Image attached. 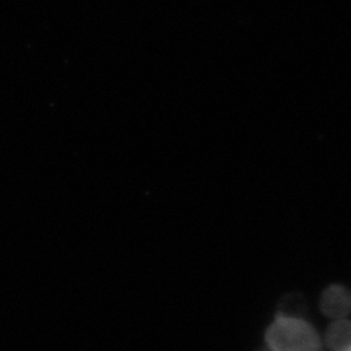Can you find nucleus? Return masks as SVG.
Wrapping results in <instances>:
<instances>
[{"label":"nucleus","instance_id":"nucleus-3","mask_svg":"<svg viewBox=\"0 0 351 351\" xmlns=\"http://www.w3.org/2000/svg\"><path fill=\"white\" fill-rule=\"evenodd\" d=\"M326 345L330 351H348L351 348V320H333L327 328Z\"/></svg>","mask_w":351,"mask_h":351},{"label":"nucleus","instance_id":"nucleus-1","mask_svg":"<svg viewBox=\"0 0 351 351\" xmlns=\"http://www.w3.org/2000/svg\"><path fill=\"white\" fill-rule=\"evenodd\" d=\"M267 348L271 351H320L322 340L304 319L278 315L265 332Z\"/></svg>","mask_w":351,"mask_h":351},{"label":"nucleus","instance_id":"nucleus-4","mask_svg":"<svg viewBox=\"0 0 351 351\" xmlns=\"http://www.w3.org/2000/svg\"><path fill=\"white\" fill-rule=\"evenodd\" d=\"M258 351H271L270 348H262V350H258Z\"/></svg>","mask_w":351,"mask_h":351},{"label":"nucleus","instance_id":"nucleus-2","mask_svg":"<svg viewBox=\"0 0 351 351\" xmlns=\"http://www.w3.org/2000/svg\"><path fill=\"white\" fill-rule=\"evenodd\" d=\"M320 311L333 320L346 319L351 313V291L341 285H332L320 298Z\"/></svg>","mask_w":351,"mask_h":351},{"label":"nucleus","instance_id":"nucleus-5","mask_svg":"<svg viewBox=\"0 0 351 351\" xmlns=\"http://www.w3.org/2000/svg\"><path fill=\"white\" fill-rule=\"evenodd\" d=\"M348 351H351V348H350V350H348Z\"/></svg>","mask_w":351,"mask_h":351}]
</instances>
